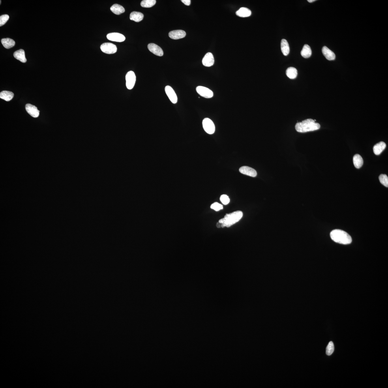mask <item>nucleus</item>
I'll list each match as a JSON object with an SVG mask.
<instances>
[{"label": "nucleus", "instance_id": "28", "mask_svg": "<svg viewBox=\"0 0 388 388\" xmlns=\"http://www.w3.org/2000/svg\"><path fill=\"white\" fill-rule=\"evenodd\" d=\"M379 179L381 183L383 185L388 187V177L386 174H381L379 177Z\"/></svg>", "mask_w": 388, "mask_h": 388}, {"label": "nucleus", "instance_id": "22", "mask_svg": "<svg viewBox=\"0 0 388 388\" xmlns=\"http://www.w3.org/2000/svg\"><path fill=\"white\" fill-rule=\"evenodd\" d=\"M14 96V94L12 92L3 91L0 93V98L6 101L9 102L11 100Z\"/></svg>", "mask_w": 388, "mask_h": 388}, {"label": "nucleus", "instance_id": "15", "mask_svg": "<svg viewBox=\"0 0 388 388\" xmlns=\"http://www.w3.org/2000/svg\"><path fill=\"white\" fill-rule=\"evenodd\" d=\"M322 52L325 57L329 61H332V60L335 59L336 56L335 53L326 46H325L323 47Z\"/></svg>", "mask_w": 388, "mask_h": 388}, {"label": "nucleus", "instance_id": "18", "mask_svg": "<svg viewBox=\"0 0 388 388\" xmlns=\"http://www.w3.org/2000/svg\"><path fill=\"white\" fill-rule=\"evenodd\" d=\"M236 14L238 16L241 17V18H246V17H249L251 15V11L247 8L242 7L240 8L239 10L236 12Z\"/></svg>", "mask_w": 388, "mask_h": 388}, {"label": "nucleus", "instance_id": "29", "mask_svg": "<svg viewBox=\"0 0 388 388\" xmlns=\"http://www.w3.org/2000/svg\"><path fill=\"white\" fill-rule=\"evenodd\" d=\"M334 351V346L333 342H329L326 348V354L327 355H331Z\"/></svg>", "mask_w": 388, "mask_h": 388}, {"label": "nucleus", "instance_id": "5", "mask_svg": "<svg viewBox=\"0 0 388 388\" xmlns=\"http://www.w3.org/2000/svg\"><path fill=\"white\" fill-rule=\"evenodd\" d=\"M126 85L129 90L133 88L135 84L136 76L134 73L132 71L128 72L126 76Z\"/></svg>", "mask_w": 388, "mask_h": 388}, {"label": "nucleus", "instance_id": "13", "mask_svg": "<svg viewBox=\"0 0 388 388\" xmlns=\"http://www.w3.org/2000/svg\"><path fill=\"white\" fill-rule=\"evenodd\" d=\"M239 171L243 174L253 177H256L257 171L254 169L248 166H243L239 169Z\"/></svg>", "mask_w": 388, "mask_h": 388}, {"label": "nucleus", "instance_id": "32", "mask_svg": "<svg viewBox=\"0 0 388 388\" xmlns=\"http://www.w3.org/2000/svg\"><path fill=\"white\" fill-rule=\"evenodd\" d=\"M211 208L215 210L216 211H218L223 209L222 205L218 202H215L212 204Z\"/></svg>", "mask_w": 388, "mask_h": 388}, {"label": "nucleus", "instance_id": "14", "mask_svg": "<svg viewBox=\"0 0 388 388\" xmlns=\"http://www.w3.org/2000/svg\"><path fill=\"white\" fill-rule=\"evenodd\" d=\"M202 63L206 67H210L213 66L214 63L213 55L211 53H208L203 57Z\"/></svg>", "mask_w": 388, "mask_h": 388}, {"label": "nucleus", "instance_id": "33", "mask_svg": "<svg viewBox=\"0 0 388 388\" xmlns=\"http://www.w3.org/2000/svg\"><path fill=\"white\" fill-rule=\"evenodd\" d=\"M181 1L186 5L189 6L190 5L191 2L190 0H182Z\"/></svg>", "mask_w": 388, "mask_h": 388}, {"label": "nucleus", "instance_id": "19", "mask_svg": "<svg viewBox=\"0 0 388 388\" xmlns=\"http://www.w3.org/2000/svg\"><path fill=\"white\" fill-rule=\"evenodd\" d=\"M143 14L140 12H133L130 15V20L136 22H140L143 20Z\"/></svg>", "mask_w": 388, "mask_h": 388}, {"label": "nucleus", "instance_id": "2", "mask_svg": "<svg viewBox=\"0 0 388 388\" xmlns=\"http://www.w3.org/2000/svg\"><path fill=\"white\" fill-rule=\"evenodd\" d=\"M243 213L241 211L234 212L230 214H226L224 218L220 220L218 222L221 224L222 228L225 227H229L238 222L243 217Z\"/></svg>", "mask_w": 388, "mask_h": 388}, {"label": "nucleus", "instance_id": "35", "mask_svg": "<svg viewBox=\"0 0 388 388\" xmlns=\"http://www.w3.org/2000/svg\"><path fill=\"white\" fill-rule=\"evenodd\" d=\"M315 1H316V0H308V1L309 2H310V3H312V2H314Z\"/></svg>", "mask_w": 388, "mask_h": 388}, {"label": "nucleus", "instance_id": "1", "mask_svg": "<svg viewBox=\"0 0 388 388\" xmlns=\"http://www.w3.org/2000/svg\"><path fill=\"white\" fill-rule=\"evenodd\" d=\"M320 124L316 123L315 120L311 119H306L302 122H298L296 124L295 128L298 132L305 133L314 131L320 128Z\"/></svg>", "mask_w": 388, "mask_h": 388}, {"label": "nucleus", "instance_id": "8", "mask_svg": "<svg viewBox=\"0 0 388 388\" xmlns=\"http://www.w3.org/2000/svg\"><path fill=\"white\" fill-rule=\"evenodd\" d=\"M165 92L170 101L174 104H176L178 102L177 96L174 90L169 86L165 87Z\"/></svg>", "mask_w": 388, "mask_h": 388}, {"label": "nucleus", "instance_id": "30", "mask_svg": "<svg viewBox=\"0 0 388 388\" xmlns=\"http://www.w3.org/2000/svg\"><path fill=\"white\" fill-rule=\"evenodd\" d=\"M9 19V16L7 14H4L0 16V26L5 24Z\"/></svg>", "mask_w": 388, "mask_h": 388}, {"label": "nucleus", "instance_id": "34", "mask_svg": "<svg viewBox=\"0 0 388 388\" xmlns=\"http://www.w3.org/2000/svg\"><path fill=\"white\" fill-rule=\"evenodd\" d=\"M216 226L218 228H220V227H222V224L219 222H218L217 223V225H216Z\"/></svg>", "mask_w": 388, "mask_h": 388}, {"label": "nucleus", "instance_id": "7", "mask_svg": "<svg viewBox=\"0 0 388 388\" xmlns=\"http://www.w3.org/2000/svg\"><path fill=\"white\" fill-rule=\"evenodd\" d=\"M196 90L197 93L203 97L210 98L213 96V92L207 87L198 86L196 87Z\"/></svg>", "mask_w": 388, "mask_h": 388}, {"label": "nucleus", "instance_id": "3", "mask_svg": "<svg viewBox=\"0 0 388 388\" xmlns=\"http://www.w3.org/2000/svg\"><path fill=\"white\" fill-rule=\"evenodd\" d=\"M330 235L331 239L336 243L348 244L352 242V238L350 236L343 230L335 229L332 231Z\"/></svg>", "mask_w": 388, "mask_h": 388}, {"label": "nucleus", "instance_id": "24", "mask_svg": "<svg viewBox=\"0 0 388 388\" xmlns=\"http://www.w3.org/2000/svg\"><path fill=\"white\" fill-rule=\"evenodd\" d=\"M301 54L305 58H308L312 55V50L309 46L307 44L304 45L301 51Z\"/></svg>", "mask_w": 388, "mask_h": 388}, {"label": "nucleus", "instance_id": "10", "mask_svg": "<svg viewBox=\"0 0 388 388\" xmlns=\"http://www.w3.org/2000/svg\"><path fill=\"white\" fill-rule=\"evenodd\" d=\"M26 110L27 112L32 117L38 118L39 115L40 111L36 106L28 104L26 105Z\"/></svg>", "mask_w": 388, "mask_h": 388}, {"label": "nucleus", "instance_id": "12", "mask_svg": "<svg viewBox=\"0 0 388 388\" xmlns=\"http://www.w3.org/2000/svg\"><path fill=\"white\" fill-rule=\"evenodd\" d=\"M186 33L182 30H176L169 32V37L173 39L177 40L181 39L185 37Z\"/></svg>", "mask_w": 388, "mask_h": 388}, {"label": "nucleus", "instance_id": "11", "mask_svg": "<svg viewBox=\"0 0 388 388\" xmlns=\"http://www.w3.org/2000/svg\"><path fill=\"white\" fill-rule=\"evenodd\" d=\"M148 48L151 52L158 56H162L164 54L162 49L155 44H149L148 45Z\"/></svg>", "mask_w": 388, "mask_h": 388}, {"label": "nucleus", "instance_id": "23", "mask_svg": "<svg viewBox=\"0 0 388 388\" xmlns=\"http://www.w3.org/2000/svg\"><path fill=\"white\" fill-rule=\"evenodd\" d=\"M110 10L114 14L117 15L121 14L125 12V9L123 6L117 4L111 6Z\"/></svg>", "mask_w": 388, "mask_h": 388}, {"label": "nucleus", "instance_id": "17", "mask_svg": "<svg viewBox=\"0 0 388 388\" xmlns=\"http://www.w3.org/2000/svg\"><path fill=\"white\" fill-rule=\"evenodd\" d=\"M14 57L17 59L19 60L22 63H26L27 59L25 57V52L23 49L17 50L14 53Z\"/></svg>", "mask_w": 388, "mask_h": 388}, {"label": "nucleus", "instance_id": "16", "mask_svg": "<svg viewBox=\"0 0 388 388\" xmlns=\"http://www.w3.org/2000/svg\"><path fill=\"white\" fill-rule=\"evenodd\" d=\"M386 146V145L385 143L382 141L377 143L373 148L374 153L376 155H380L385 149Z\"/></svg>", "mask_w": 388, "mask_h": 388}, {"label": "nucleus", "instance_id": "25", "mask_svg": "<svg viewBox=\"0 0 388 388\" xmlns=\"http://www.w3.org/2000/svg\"><path fill=\"white\" fill-rule=\"evenodd\" d=\"M1 42L4 47L6 49L11 48L15 44L14 41L9 38H3Z\"/></svg>", "mask_w": 388, "mask_h": 388}, {"label": "nucleus", "instance_id": "9", "mask_svg": "<svg viewBox=\"0 0 388 388\" xmlns=\"http://www.w3.org/2000/svg\"><path fill=\"white\" fill-rule=\"evenodd\" d=\"M107 38L111 41L122 42L124 41L126 38L121 34L117 33H109L107 35Z\"/></svg>", "mask_w": 388, "mask_h": 388}, {"label": "nucleus", "instance_id": "21", "mask_svg": "<svg viewBox=\"0 0 388 388\" xmlns=\"http://www.w3.org/2000/svg\"><path fill=\"white\" fill-rule=\"evenodd\" d=\"M281 48L283 54L285 56H287L289 54L290 52V48H289V45L287 40L285 39H282V40L281 43Z\"/></svg>", "mask_w": 388, "mask_h": 388}, {"label": "nucleus", "instance_id": "20", "mask_svg": "<svg viewBox=\"0 0 388 388\" xmlns=\"http://www.w3.org/2000/svg\"><path fill=\"white\" fill-rule=\"evenodd\" d=\"M353 162L355 167L357 169L361 168L363 164V158L359 154H356L354 156Z\"/></svg>", "mask_w": 388, "mask_h": 388}, {"label": "nucleus", "instance_id": "27", "mask_svg": "<svg viewBox=\"0 0 388 388\" xmlns=\"http://www.w3.org/2000/svg\"><path fill=\"white\" fill-rule=\"evenodd\" d=\"M155 0H143L141 3V5L143 7L150 8L155 5Z\"/></svg>", "mask_w": 388, "mask_h": 388}, {"label": "nucleus", "instance_id": "6", "mask_svg": "<svg viewBox=\"0 0 388 388\" xmlns=\"http://www.w3.org/2000/svg\"><path fill=\"white\" fill-rule=\"evenodd\" d=\"M100 49L103 52L107 54H113L116 52L117 50L115 45L109 42L102 44L100 46Z\"/></svg>", "mask_w": 388, "mask_h": 388}, {"label": "nucleus", "instance_id": "31", "mask_svg": "<svg viewBox=\"0 0 388 388\" xmlns=\"http://www.w3.org/2000/svg\"><path fill=\"white\" fill-rule=\"evenodd\" d=\"M220 200L223 204L226 205L230 202V199L229 197L226 194H223L221 196Z\"/></svg>", "mask_w": 388, "mask_h": 388}, {"label": "nucleus", "instance_id": "26", "mask_svg": "<svg viewBox=\"0 0 388 388\" xmlns=\"http://www.w3.org/2000/svg\"><path fill=\"white\" fill-rule=\"evenodd\" d=\"M286 73L288 78L291 79H295L298 75L297 70L293 67L288 68L286 70Z\"/></svg>", "mask_w": 388, "mask_h": 388}, {"label": "nucleus", "instance_id": "4", "mask_svg": "<svg viewBox=\"0 0 388 388\" xmlns=\"http://www.w3.org/2000/svg\"><path fill=\"white\" fill-rule=\"evenodd\" d=\"M202 125L205 132L210 134H213L215 131V126L213 121L208 118L203 120Z\"/></svg>", "mask_w": 388, "mask_h": 388}]
</instances>
